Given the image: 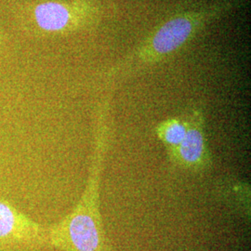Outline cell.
I'll list each match as a JSON object with an SVG mask.
<instances>
[{"instance_id": "obj_2", "label": "cell", "mask_w": 251, "mask_h": 251, "mask_svg": "<svg viewBox=\"0 0 251 251\" xmlns=\"http://www.w3.org/2000/svg\"><path fill=\"white\" fill-rule=\"evenodd\" d=\"M243 2L244 0H216L204 8L172 16L154 28L114 68V74L123 68L148 67L161 63Z\"/></svg>"}, {"instance_id": "obj_3", "label": "cell", "mask_w": 251, "mask_h": 251, "mask_svg": "<svg viewBox=\"0 0 251 251\" xmlns=\"http://www.w3.org/2000/svg\"><path fill=\"white\" fill-rule=\"evenodd\" d=\"M100 0H44L22 5L16 11L23 29L37 36H67L99 25Z\"/></svg>"}, {"instance_id": "obj_1", "label": "cell", "mask_w": 251, "mask_h": 251, "mask_svg": "<svg viewBox=\"0 0 251 251\" xmlns=\"http://www.w3.org/2000/svg\"><path fill=\"white\" fill-rule=\"evenodd\" d=\"M95 150L88 184L69 215L47 233V239L62 251H113L100 209V176L108 141V100L100 106Z\"/></svg>"}, {"instance_id": "obj_5", "label": "cell", "mask_w": 251, "mask_h": 251, "mask_svg": "<svg viewBox=\"0 0 251 251\" xmlns=\"http://www.w3.org/2000/svg\"><path fill=\"white\" fill-rule=\"evenodd\" d=\"M46 239L40 225L0 198V245L36 244Z\"/></svg>"}, {"instance_id": "obj_8", "label": "cell", "mask_w": 251, "mask_h": 251, "mask_svg": "<svg viewBox=\"0 0 251 251\" xmlns=\"http://www.w3.org/2000/svg\"><path fill=\"white\" fill-rule=\"evenodd\" d=\"M0 39H1V30H0Z\"/></svg>"}, {"instance_id": "obj_4", "label": "cell", "mask_w": 251, "mask_h": 251, "mask_svg": "<svg viewBox=\"0 0 251 251\" xmlns=\"http://www.w3.org/2000/svg\"><path fill=\"white\" fill-rule=\"evenodd\" d=\"M185 117L187 131L179 146L167 151L173 164L193 172L207 171L211 164V154L207 147L205 117L199 109H193Z\"/></svg>"}, {"instance_id": "obj_7", "label": "cell", "mask_w": 251, "mask_h": 251, "mask_svg": "<svg viewBox=\"0 0 251 251\" xmlns=\"http://www.w3.org/2000/svg\"><path fill=\"white\" fill-rule=\"evenodd\" d=\"M195 0H186V3H192V2H194Z\"/></svg>"}, {"instance_id": "obj_6", "label": "cell", "mask_w": 251, "mask_h": 251, "mask_svg": "<svg viewBox=\"0 0 251 251\" xmlns=\"http://www.w3.org/2000/svg\"><path fill=\"white\" fill-rule=\"evenodd\" d=\"M186 131L187 124L185 117L169 118L159 123L155 127V134L165 145L167 151L179 146L184 139Z\"/></svg>"}]
</instances>
